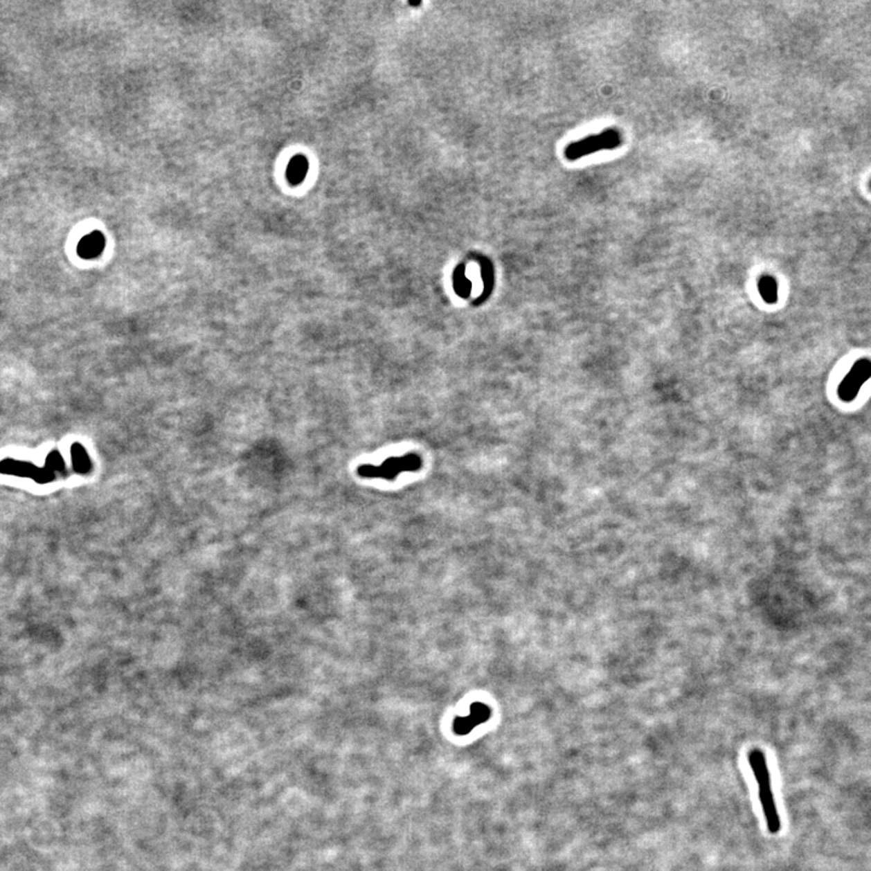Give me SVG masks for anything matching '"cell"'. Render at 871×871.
<instances>
[{"instance_id":"cell-11","label":"cell","mask_w":871,"mask_h":871,"mask_svg":"<svg viewBox=\"0 0 871 871\" xmlns=\"http://www.w3.org/2000/svg\"><path fill=\"white\" fill-rule=\"evenodd\" d=\"M870 188H871V182H870Z\"/></svg>"},{"instance_id":"cell-3","label":"cell","mask_w":871,"mask_h":871,"mask_svg":"<svg viewBox=\"0 0 871 871\" xmlns=\"http://www.w3.org/2000/svg\"><path fill=\"white\" fill-rule=\"evenodd\" d=\"M871 378V361L870 359H859L857 361L852 369L850 370V373L845 377L841 384L838 385V397L843 402H852L854 398L857 397L859 390L868 380Z\"/></svg>"},{"instance_id":"cell-9","label":"cell","mask_w":871,"mask_h":871,"mask_svg":"<svg viewBox=\"0 0 871 871\" xmlns=\"http://www.w3.org/2000/svg\"><path fill=\"white\" fill-rule=\"evenodd\" d=\"M759 292L762 294V297L764 298L765 302L770 303V304L777 302L778 287H777V282H775V278H771V276H764V278H760V281H759Z\"/></svg>"},{"instance_id":"cell-1","label":"cell","mask_w":871,"mask_h":871,"mask_svg":"<svg viewBox=\"0 0 871 871\" xmlns=\"http://www.w3.org/2000/svg\"><path fill=\"white\" fill-rule=\"evenodd\" d=\"M748 762H749L753 775L757 780L759 800L762 805V814L765 817L766 828L769 830V833L775 835L780 833L782 823H780V814H778L775 796L772 791L770 770H769L765 754L762 749H752L748 754Z\"/></svg>"},{"instance_id":"cell-7","label":"cell","mask_w":871,"mask_h":871,"mask_svg":"<svg viewBox=\"0 0 871 871\" xmlns=\"http://www.w3.org/2000/svg\"><path fill=\"white\" fill-rule=\"evenodd\" d=\"M309 171V161L303 154H297L291 159L286 170V177L289 184L299 186L304 182Z\"/></svg>"},{"instance_id":"cell-10","label":"cell","mask_w":871,"mask_h":871,"mask_svg":"<svg viewBox=\"0 0 871 871\" xmlns=\"http://www.w3.org/2000/svg\"><path fill=\"white\" fill-rule=\"evenodd\" d=\"M45 467L50 469L53 474L55 472H63L64 469H66V465H64V460H63L61 453L57 451V450H53L50 454H48L46 460H45Z\"/></svg>"},{"instance_id":"cell-8","label":"cell","mask_w":871,"mask_h":871,"mask_svg":"<svg viewBox=\"0 0 871 871\" xmlns=\"http://www.w3.org/2000/svg\"><path fill=\"white\" fill-rule=\"evenodd\" d=\"M73 469L80 474H87L92 469L91 460L87 449L80 443H74L71 448Z\"/></svg>"},{"instance_id":"cell-2","label":"cell","mask_w":871,"mask_h":871,"mask_svg":"<svg viewBox=\"0 0 871 871\" xmlns=\"http://www.w3.org/2000/svg\"><path fill=\"white\" fill-rule=\"evenodd\" d=\"M622 142V134L618 129H605L600 134H592L586 138L580 139L577 142L569 144L565 148V158L569 161H576L591 154L618 148L621 147Z\"/></svg>"},{"instance_id":"cell-4","label":"cell","mask_w":871,"mask_h":871,"mask_svg":"<svg viewBox=\"0 0 871 871\" xmlns=\"http://www.w3.org/2000/svg\"><path fill=\"white\" fill-rule=\"evenodd\" d=\"M0 474L30 478L38 483H48L55 479V474L46 467H38L32 463L4 459L0 461Z\"/></svg>"},{"instance_id":"cell-6","label":"cell","mask_w":871,"mask_h":871,"mask_svg":"<svg viewBox=\"0 0 871 871\" xmlns=\"http://www.w3.org/2000/svg\"><path fill=\"white\" fill-rule=\"evenodd\" d=\"M106 247V237L98 230H93L90 234L85 235L82 240L79 241L77 247V253L82 259L91 260L96 259L101 255L102 252L105 251Z\"/></svg>"},{"instance_id":"cell-5","label":"cell","mask_w":871,"mask_h":871,"mask_svg":"<svg viewBox=\"0 0 871 871\" xmlns=\"http://www.w3.org/2000/svg\"><path fill=\"white\" fill-rule=\"evenodd\" d=\"M490 715L492 710L487 704L476 702L471 704L469 717H458L454 719L453 730L456 735L465 736L471 733L476 726H478L479 724L488 721Z\"/></svg>"}]
</instances>
